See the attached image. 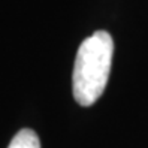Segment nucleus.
<instances>
[{"label": "nucleus", "instance_id": "obj_1", "mask_svg": "<svg viewBox=\"0 0 148 148\" xmlns=\"http://www.w3.org/2000/svg\"><path fill=\"white\" fill-rule=\"evenodd\" d=\"M112 54L114 40L105 30L94 32L78 48L72 73V91L81 106H91L105 91Z\"/></svg>", "mask_w": 148, "mask_h": 148}, {"label": "nucleus", "instance_id": "obj_2", "mask_svg": "<svg viewBox=\"0 0 148 148\" xmlns=\"http://www.w3.org/2000/svg\"><path fill=\"white\" fill-rule=\"evenodd\" d=\"M8 148H40V141L32 129H23L12 138Z\"/></svg>", "mask_w": 148, "mask_h": 148}]
</instances>
